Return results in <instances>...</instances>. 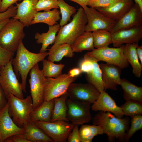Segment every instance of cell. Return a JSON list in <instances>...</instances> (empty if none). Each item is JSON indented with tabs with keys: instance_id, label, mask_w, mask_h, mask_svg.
Returning <instances> with one entry per match:
<instances>
[{
	"instance_id": "cell-1",
	"label": "cell",
	"mask_w": 142,
	"mask_h": 142,
	"mask_svg": "<svg viewBox=\"0 0 142 142\" xmlns=\"http://www.w3.org/2000/svg\"><path fill=\"white\" fill-rule=\"evenodd\" d=\"M112 114L110 112L98 111L92 118L93 123L101 127L104 133L107 136L109 141H114L116 138L124 140L131 120L128 116L119 118Z\"/></svg>"
},
{
	"instance_id": "cell-2",
	"label": "cell",
	"mask_w": 142,
	"mask_h": 142,
	"mask_svg": "<svg viewBox=\"0 0 142 142\" xmlns=\"http://www.w3.org/2000/svg\"><path fill=\"white\" fill-rule=\"evenodd\" d=\"M15 57L12 60V63L17 77L20 76L23 92H26V80L28 74L37 63L47 56L49 52L35 53L28 50L22 41L20 43Z\"/></svg>"
},
{
	"instance_id": "cell-3",
	"label": "cell",
	"mask_w": 142,
	"mask_h": 142,
	"mask_svg": "<svg viewBox=\"0 0 142 142\" xmlns=\"http://www.w3.org/2000/svg\"><path fill=\"white\" fill-rule=\"evenodd\" d=\"M87 22L85 11L81 7L74 15L71 22L61 27L53 45L68 43L71 46L77 37L85 32Z\"/></svg>"
},
{
	"instance_id": "cell-4",
	"label": "cell",
	"mask_w": 142,
	"mask_h": 142,
	"mask_svg": "<svg viewBox=\"0 0 142 142\" xmlns=\"http://www.w3.org/2000/svg\"><path fill=\"white\" fill-rule=\"evenodd\" d=\"M8 103V112L14 123L23 128L31 121L30 114L33 110L32 100L30 95L21 99L9 94L7 97Z\"/></svg>"
},
{
	"instance_id": "cell-5",
	"label": "cell",
	"mask_w": 142,
	"mask_h": 142,
	"mask_svg": "<svg viewBox=\"0 0 142 142\" xmlns=\"http://www.w3.org/2000/svg\"><path fill=\"white\" fill-rule=\"evenodd\" d=\"M24 27L19 20L10 19L0 32V45L9 51L16 52L25 37Z\"/></svg>"
},
{
	"instance_id": "cell-6",
	"label": "cell",
	"mask_w": 142,
	"mask_h": 142,
	"mask_svg": "<svg viewBox=\"0 0 142 142\" xmlns=\"http://www.w3.org/2000/svg\"><path fill=\"white\" fill-rule=\"evenodd\" d=\"M124 45L118 47L112 48L108 46L100 48H95L87 53L95 58L98 62L103 61L106 63L117 66L121 69L128 67L129 63L123 53Z\"/></svg>"
},
{
	"instance_id": "cell-7",
	"label": "cell",
	"mask_w": 142,
	"mask_h": 142,
	"mask_svg": "<svg viewBox=\"0 0 142 142\" xmlns=\"http://www.w3.org/2000/svg\"><path fill=\"white\" fill-rule=\"evenodd\" d=\"M54 142H65L74 125L62 120L34 122Z\"/></svg>"
},
{
	"instance_id": "cell-8",
	"label": "cell",
	"mask_w": 142,
	"mask_h": 142,
	"mask_svg": "<svg viewBox=\"0 0 142 142\" xmlns=\"http://www.w3.org/2000/svg\"><path fill=\"white\" fill-rule=\"evenodd\" d=\"M68 74H62L56 78L46 77L44 94V101H49L60 97L66 92L70 84L77 79Z\"/></svg>"
},
{
	"instance_id": "cell-9",
	"label": "cell",
	"mask_w": 142,
	"mask_h": 142,
	"mask_svg": "<svg viewBox=\"0 0 142 142\" xmlns=\"http://www.w3.org/2000/svg\"><path fill=\"white\" fill-rule=\"evenodd\" d=\"M17 78L13 67L12 60L0 68V84L6 98L11 94L19 98H24L21 84Z\"/></svg>"
},
{
	"instance_id": "cell-10",
	"label": "cell",
	"mask_w": 142,
	"mask_h": 142,
	"mask_svg": "<svg viewBox=\"0 0 142 142\" xmlns=\"http://www.w3.org/2000/svg\"><path fill=\"white\" fill-rule=\"evenodd\" d=\"M67 98V117L74 125H79L88 123L92 119L90 109L91 104Z\"/></svg>"
},
{
	"instance_id": "cell-11",
	"label": "cell",
	"mask_w": 142,
	"mask_h": 142,
	"mask_svg": "<svg viewBox=\"0 0 142 142\" xmlns=\"http://www.w3.org/2000/svg\"><path fill=\"white\" fill-rule=\"evenodd\" d=\"M31 96L33 102V110L40 106L44 102V94L46 77L39 68L38 63L29 72Z\"/></svg>"
},
{
	"instance_id": "cell-12",
	"label": "cell",
	"mask_w": 142,
	"mask_h": 142,
	"mask_svg": "<svg viewBox=\"0 0 142 142\" xmlns=\"http://www.w3.org/2000/svg\"><path fill=\"white\" fill-rule=\"evenodd\" d=\"M68 97L74 100L93 104L98 98L100 92L92 84L72 83L67 91Z\"/></svg>"
},
{
	"instance_id": "cell-13",
	"label": "cell",
	"mask_w": 142,
	"mask_h": 142,
	"mask_svg": "<svg viewBox=\"0 0 142 142\" xmlns=\"http://www.w3.org/2000/svg\"><path fill=\"white\" fill-rule=\"evenodd\" d=\"M83 9L87 20L85 28V31L92 32L99 30L109 31L117 22L104 16L95 8L86 6Z\"/></svg>"
},
{
	"instance_id": "cell-14",
	"label": "cell",
	"mask_w": 142,
	"mask_h": 142,
	"mask_svg": "<svg viewBox=\"0 0 142 142\" xmlns=\"http://www.w3.org/2000/svg\"><path fill=\"white\" fill-rule=\"evenodd\" d=\"M139 26H142V11L135 3L109 32L112 34L121 30Z\"/></svg>"
},
{
	"instance_id": "cell-15",
	"label": "cell",
	"mask_w": 142,
	"mask_h": 142,
	"mask_svg": "<svg viewBox=\"0 0 142 142\" xmlns=\"http://www.w3.org/2000/svg\"><path fill=\"white\" fill-rule=\"evenodd\" d=\"M8 103L0 109V142H4L7 138L13 135L22 134L23 128L18 126L13 122L8 112Z\"/></svg>"
},
{
	"instance_id": "cell-16",
	"label": "cell",
	"mask_w": 142,
	"mask_h": 142,
	"mask_svg": "<svg viewBox=\"0 0 142 142\" xmlns=\"http://www.w3.org/2000/svg\"><path fill=\"white\" fill-rule=\"evenodd\" d=\"M111 37L114 47H119L124 44L138 43L142 38V26L118 31L111 34Z\"/></svg>"
},
{
	"instance_id": "cell-17",
	"label": "cell",
	"mask_w": 142,
	"mask_h": 142,
	"mask_svg": "<svg viewBox=\"0 0 142 142\" xmlns=\"http://www.w3.org/2000/svg\"><path fill=\"white\" fill-rule=\"evenodd\" d=\"M92 104L91 108L93 111L110 112L119 118L124 116L121 108L105 90L100 92L98 98Z\"/></svg>"
},
{
	"instance_id": "cell-18",
	"label": "cell",
	"mask_w": 142,
	"mask_h": 142,
	"mask_svg": "<svg viewBox=\"0 0 142 142\" xmlns=\"http://www.w3.org/2000/svg\"><path fill=\"white\" fill-rule=\"evenodd\" d=\"M102 73V78L105 90H116L120 85L121 79V68L116 65L100 63L99 64Z\"/></svg>"
},
{
	"instance_id": "cell-19",
	"label": "cell",
	"mask_w": 142,
	"mask_h": 142,
	"mask_svg": "<svg viewBox=\"0 0 142 142\" xmlns=\"http://www.w3.org/2000/svg\"><path fill=\"white\" fill-rule=\"evenodd\" d=\"M38 0H23L20 3L15 4L17 12L12 18L20 21L24 27L30 25L31 22L37 12L36 7Z\"/></svg>"
},
{
	"instance_id": "cell-20",
	"label": "cell",
	"mask_w": 142,
	"mask_h": 142,
	"mask_svg": "<svg viewBox=\"0 0 142 142\" xmlns=\"http://www.w3.org/2000/svg\"><path fill=\"white\" fill-rule=\"evenodd\" d=\"M134 4L133 0H120L110 7L95 9L104 16L117 22L129 10Z\"/></svg>"
},
{
	"instance_id": "cell-21",
	"label": "cell",
	"mask_w": 142,
	"mask_h": 142,
	"mask_svg": "<svg viewBox=\"0 0 142 142\" xmlns=\"http://www.w3.org/2000/svg\"><path fill=\"white\" fill-rule=\"evenodd\" d=\"M23 128L24 132L22 135L29 142H54L34 122L31 121Z\"/></svg>"
},
{
	"instance_id": "cell-22",
	"label": "cell",
	"mask_w": 142,
	"mask_h": 142,
	"mask_svg": "<svg viewBox=\"0 0 142 142\" xmlns=\"http://www.w3.org/2000/svg\"><path fill=\"white\" fill-rule=\"evenodd\" d=\"M54 103V99L48 101H44L31 112V121L33 122L37 121L50 122Z\"/></svg>"
},
{
	"instance_id": "cell-23",
	"label": "cell",
	"mask_w": 142,
	"mask_h": 142,
	"mask_svg": "<svg viewBox=\"0 0 142 142\" xmlns=\"http://www.w3.org/2000/svg\"><path fill=\"white\" fill-rule=\"evenodd\" d=\"M138 43L126 44L124 48L123 53L127 62L131 65L133 73L137 78L141 75L142 65L140 62L136 52Z\"/></svg>"
},
{
	"instance_id": "cell-24",
	"label": "cell",
	"mask_w": 142,
	"mask_h": 142,
	"mask_svg": "<svg viewBox=\"0 0 142 142\" xmlns=\"http://www.w3.org/2000/svg\"><path fill=\"white\" fill-rule=\"evenodd\" d=\"M59 24L49 26L47 32L40 33H36L34 35V38L36 40V43L42 44L39 53L46 52L47 48L50 44L54 43L57 34L61 28Z\"/></svg>"
},
{
	"instance_id": "cell-25",
	"label": "cell",
	"mask_w": 142,
	"mask_h": 142,
	"mask_svg": "<svg viewBox=\"0 0 142 142\" xmlns=\"http://www.w3.org/2000/svg\"><path fill=\"white\" fill-rule=\"evenodd\" d=\"M120 85L123 91V97L126 101L133 100L142 102L141 87L124 78L121 79Z\"/></svg>"
},
{
	"instance_id": "cell-26",
	"label": "cell",
	"mask_w": 142,
	"mask_h": 142,
	"mask_svg": "<svg viewBox=\"0 0 142 142\" xmlns=\"http://www.w3.org/2000/svg\"><path fill=\"white\" fill-rule=\"evenodd\" d=\"M68 97L66 92L54 99V105L52 110L51 121L62 120L69 122L67 117V108L66 100Z\"/></svg>"
},
{
	"instance_id": "cell-27",
	"label": "cell",
	"mask_w": 142,
	"mask_h": 142,
	"mask_svg": "<svg viewBox=\"0 0 142 142\" xmlns=\"http://www.w3.org/2000/svg\"><path fill=\"white\" fill-rule=\"evenodd\" d=\"M60 11L58 9L43 12H38L31 22L30 25L39 23H43L49 26L57 24L61 19Z\"/></svg>"
},
{
	"instance_id": "cell-28",
	"label": "cell",
	"mask_w": 142,
	"mask_h": 142,
	"mask_svg": "<svg viewBox=\"0 0 142 142\" xmlns=\"http://www.w3.org/2000/svg\"><path fill=\"white\" fill-rule=\"evenodd\" d=\"M88 55L92 62L93 68L90 72L86 73V79L88 83L94 85L100 93L105 90L102 78L101 70L97 60L94 57Z\"/></svg>"
},
{
	"instance_id": "cell-29",
	"label": "cell",
	"mask_w": 142,
	"mask_h": 142,
	"mask_svg": "<svg viewBox=\"0 0 142 142\" xmlns=\"http://www.w3.org/2000/svg\"><path fill=\"white\" fill-rule=\"evenodd\" d=\"M49 51L47 59L53 62L59 61L64 57L71 58L74 55L71 46L68 43L53 45Z\"/></svg>"
},
{
	"instance_id": "cell-30",
	"label": "cell",
	"mask_w": 142,
	"mask_h": 142,
	"mask_svg": "<svg viewBox=\"0 0 142 142\" xmlns=\"http://www.w3.org/2000/svg\"><path fill=\"white\" fill-rule=\"evenodd\" d=\"M74 52H81L84 50L91 51L94 47L92 33L85 31L76 39L71 45Z\"/></svg>"
},
{
	"instance_id": "cell-31",
	"label": "cell",
	"mask_w": 142,
	"mask_h": 142,
	"mask_svg": "<svg viewBox=\"0 0 142 142\" xmlns=\"http://www.w3.org/2000/svg\"><path fill=\"white\" fill-rule=\"evenodd\" d=\"M79 132L80 142H92L94 137L104 134L100 126L94 124L82 125L79 129Z\"/></svg>"
},
{
	"instance_id": "cell-32",
	"label": "cell",
	"mask_w": 142,
	"mask_h": 142,
	"mask_svg": "<svg viewBox=\"0 0 142 142\" xmlns=\"http://www.w3.org/2000/svg\"><path fill=\"white\" fill-rule=\"evenodd\" d=\"M94 45L98 49L108 47L112 43L111 34L109 31L99 30L92 32Z\"/></svg>"
},
{
	"instance_id": "cell-33",
	"label": "cell",
	"mask_w": 142,
	"mask_h": 142,
	"mask_svg": "<svg viewBox=\"0 0 142 142\" xmlns=\"http://www.w3.org/2000/svg\"><path fill=\"white\" fill-rule=\"evenodd\" d=\"M42 70L46 77L56 78L62 74L64 64H56L53 62L44 59L42 61Z\"/></svg>"
},
{
	"instance_id": "cell-34",
	"label": "cell",
	"mask_w": 142,
	"mask_h": 142,
	"mask_svg": "<svg viewBox=\"0 0 142 142\" xmlns=\"http://www.w3.org/2000/svg\"><path fill=\"white\" fill-rule=\"evenodd\" d=\"M124 115L131 118L142 114V102L130 100L120 106Z\"/></svg>"
},
{
	"instance_id": "cell-35",
	"label": "cell",
	"mask_w": 142,
	"mask_h": 142,
	"mask_svg": "<svg viewBox=\"0 0 142 142\" xmlns=\"http://www.w3.org/2000/svg\"><path fill=\"white\" fill-rule=\"evenodd\" d=\"M58 5L61 15L59 24L62 27L70 21L71 16L77 12V9L75 7L68 4L64 0H58Z\"/></svg>"
},
{
	"instance_id": "cell-36",
	"label": "cell",
	"mask_w": 142,
	"mask_h": 142,
	"mask_svg": "<svg viewBox=\"0 0 142 142\" xmlns=\"http://www.w3.org/2000/svg\"><path fill=\"white\" fill-rule=\"evenodd\" d=\"M131 118L130 126L126 132L124 138V140L126 142L129 141L136 132L142 129L141 115H136Z\"/></svg>"
},
{
	"instance_id": "cell-37",
	"label": "cell",
	"mask_w": 142,
	"mask_h": 142,
	"mask_svg": "<svg viewBox=\"0 0 142 142\" xmlns=\"http://www.w3.org/2000/svg\"><path fill=\"white\" fill-rule=\"evenodd\" d=\"M58 0H38L36 6L37 12L47 11L54 9H58Z\"/></svg>"
},
{
	"instance_id": "cell-38",
	"label": "cell",
	"mask_w": 142,
	"mask_h": 142,
	"mask_svg": "<svg viewBox=\"0 0 142 142\" xmlns=\"http://www.w3.org/2000/svg\"><path fill=\"white\" fill-rule=\"evenodd\" d=\"M120 0H90L87 6L96 8L110 7Z\"/></svg>"
},
{
	"instance_id": "cell-39",
	"label": "cell",
	"mask_w": 142,
	"mask_h": 142,
	"mask_svg": "<svg viewBox=\"0 0 142 142\" xmlns=\"http://www.w3.org/2000/svg\"><path fill=\"white\" fill-rule=\"evenodd\" d=\"M14 55V52L6 50L0 45V68L11 60Z\"/></svg>"
},
{
	"instance_id": "cell-40",
	"label": "cell",
	"mask_w": 142,
	"mask_h": 142,
	"mask_svg": "<svg viewBox=\"0 0 142 142\" xmlns=\"http://www.w3.org/2000/svg\"><path fill=\"white\" fill-rule=\"evenodd\" d=\"M79 68L82 72L89 73L93 68V63L86 53L84 55V59L80 62Z\"/></svg>"
},
{
	"instance_id": "cell-41",
	"label": "cell",
	"mask_w": 142,
	"mask_h": 142,
	"mask_svg": "<svg viewBox=\"0 0 142 142\" xmlns=\"http://www.w3.org/2000/svg\"><path fill=\"white\" fill-rule=\"evenodd\" d=\"M79 125H74L72 130L69 134L67 139L68 142H80Z\"/></svg>"
},
{
	"instance_id": "cell-42",
	"label": "cell",
	"mask_w": 142,
	"mask_h": 142,
	"mask_svg": "<svg viewBox=\"0 0 142 142\" xmlns=\"http://www.w3.org/2000/svg\"><path fill=\"white\" fill-rule=\"evenodd\" d=\"M17 8L16 6L13 5L9 7L6 11L0 13V21L10 19L16 15Z\"/></svg>"
},
{
	"instance_id": "cell-43",
	"label": "cell",
	"mask_w": 142,
	"mask_h": 142,
	"mask_svg": "<svg viewBox=\"0 0 142 142\" xmlns=\"http://www.w3.org/2000/svg\"><path fill=\"white\" fill-rule=\"evenodd\" d=\"M4 142H29L23 136L22 134L11 136L6 139Z\"/></svg>"
},
{
	"instance_id": "cell-44",
	"label": "cell",
	"mask_w": 142,
	"mask_h": 142,
	"mask_svg": "<svg viewBox=\"0 0 142 142\" xmlns=\"http://www.w3.org/2000/svg\"><path fill=\"white\" fill-rule=\"evenodd\" d=\"M22 0H1V12L6 11L9 7L18 1Z\"/></svg>"
},
{
	"instance_id": "cell-45",
	"label": "cell",
	"mask_w": 142,
	"mask_h": 142,
	"mask_svg": "<svg viewBox=\"0 0 142 142\" xmlns=\"http://www.w3.org/2000/svg\"><path fill=\"white\" fill-rule=\"evenodd\" d=\"M7 102L8 100L0 84V109L3 108Z\"/></svg>"
},
{
	"instance_id": "cell-46",
	"label": "cell",
	"mask_w": 142,
	"mask_h": 142,
	"mask_svg": "<svg viewBox=\"0 0 142 142\" xmlns=\"http://www.w3.org/2000/svg\"><path fill=\"white\" fill-rule=\"evenodd\" d=\"M82 73L79 68H75L70 69L68 74L71 77H74L80 75Z\"/></svg>"
},
{
	"instance_id": "cell-47",
	"label": "cell",
	"mask_w": 142,
	"mask_h": 142,
	"mask_svg": "<svg viewBox=\"0 0 142 142\" xmlns=\"http://www.w3.org/2000/svg\"><path fill=\"white\" fill-rule=\"evenodd\" d=\"M74 2L81 6L83 8L87 5L88 2L90 0H69Z\"/></svg>"
},
{
	"instance_id": "cell-48",
	"label": "cell",
	"mask_w": 142,
	"mask_h": 142,
	"mask_svg": "<svg viewBox=\"0 0 142 142\" xmlns=\"http://www.w3.org/2000/svg\"><path fill=\"white\" fill-rule=\"evenodd\" d=\"M136 50L139 60L142 65V45H138L137 47Z\"/></svg>"
},
{
	"instance_id": "cell-49",
	"label": "cell",
	"mask_w": 142,
	"mask_h": 142,
	"mask_svg": "<svg viewBox=\"0 0 142 142\" xmlns=\"http://www.w3.org/2000/svg\"><path fill=\"white\" fill-rule=\"evenodd\" d=\"M9 19H7L0 21V32Z\"/></svg>"
},
{
	"instance_id": "cell-50",
	"label": "cell",
	"mask_w": 142,
	"mask_h": 142,
	"mask_svg": "<svg viewBox=\"0 0 142 142\" xmlns=\"http://www.w3.org/2000/svg\"><path fill=\"white\" fill-rule=\"evenodd\" d=\"M135 2V3L137 4L139 7L142 11V0H133Z\"/></svg>"
},
{
	"instance_id": "cell-51",
	"label": "cell",
	"mask_w": 142,
	"mask_h": 142,
	"mask_svg": "<svg viewBox=\"0 0 142 142\" xmlns=\"http://www.w3.org/2000/svg\"><path fill=\"white\" fill-rule=\"evenodd\" d=\"M1 0H0V13L1 12L0 10H1Z\"/></svg>"
},
{
	"instance_id": "cell-52",
	"label": "cell",
	"mask_w": 142,
	"mask_h": 142,
	"mask_svg": "<svg viewBox=\"0 0 142 142\" xmlns=\"http://www.w3.org/2000/svg\"></svg>"
}]
</instances>
